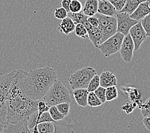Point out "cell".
Returning <instances> with one entry per match:
<instances>
[{
    "label": "cell",
    "instance_id": "cell-17",
    "mask_svg": "<svg viewBox=\"0 0 150 133\" xmlns=\"http://www.w3.org/2000/svg\"><path fill=\"white\" fill-rule=\"evenodd\" d=\"M98 0H86L82 12L87 16H93L97 13Z\"/></svg>",
    "mask_w": 150,
    "mask_h": 133
},
{
    "label": "cell",
    "instance_id": "cell-18",
    "mask_svg": "<svg viewBox=\"0 0 150 133\" xmlns=\"http://www.w3.org/2000/svg\"><path fill=\"white\" fill-rule=\"evenodd\" d=\"M88 32V38L90 41L96 48L98 45L100 44V41L102 38V32L99 27H91Z\"/></svg>",
    "mask_w": 150,
    "mask_h": 133
},
{
    "label": "cell",
    "instance_id": "cell-34",
    "mask_svg": "<svg viewBox=\"0 0 150 133\" xmlns=\"http://www.w3.org/2000/svg\"><path fill=\"white\" fill-rule=\"evenodd\" d=\"M54 15L56 19L62 20L68 17V12L63 7H60V8H58L55 10Z\"/></svg>",
    "mask_w": 150,
    "mask_h": 133
},
{
    "label": "cell",
    "instance_id": "cell-8",
    "mask_svg": "<svg viewBox=\"0 0 150 133\" xmlns=\"http://www.w3.org/2000/svg\"><path fill=\"white\" fill-rule=\"evenodd\" d=\"M134 44V50L135 51H139L142 43L146 40L147 35L144 28H142L140 21L137 23L132 26L128 32Z\"/></svg>",
    "mask_w": 150,
    "mask_h": 133
},
{
    "label": "cell",
    "instance_id": "cell-15",
    "mask_svg": "<svg viewBox=\"0 0 150 133\" xmlns=\"http://www.w3.org/2000/svg\"><path fill=\"white\" fill-rule=\"evenodd\" d=\"M88 93L86 88H77L73 90L72 95L79 106L81 107H86L88 106L87 98Z\"/></svg>",
    "mask_w": 150,
    "mask_h": 133
},
{
    "label": "cell",
    "instance_id": "cell-7",
    "mask_svg": "<svg viewBox=\"0 0 150 133\" xmlns=\"http://www.w3.org/2000/svg\"><path fill=\"white\" fill-rule=\"evenodd\" d=\"M117 21V31L120 32L124 36L128 34L132 26H133L138 21L132 19L130 15L126 12H117L116 14Z\"/></svg>",
    "mask_w": 150,
    "mask_h": 133
},
{
    "label": "cell",
    "instance_id": "cell-13",
    "mask_svg": "<svg viewBox=\"0 0 150 133\" xmlns=\"http://www.w3.org/2000/svg\"><path fill=\"white\" fill-rule=\"evenodd\" d=\"M97 12L108 16H115L117 11L108 0H100L98 1Z\"/></svg>",
    "mask_w": 150,
    "mask_h": 133
},
{
    "label": "cell",
    "instance_id": "cell-19",
    "mask_svg": "<svg viewBox=\"0 0 150 133\" xmlns=\"http://www.w3.org/2000/svg\"><path fill=\"white\" fill-rule=\"evenodd\" d=\"M88 17V16L84 15L82 11L79 13H72V14H71V19L74 21L75 24H76L77 23H81L83 24L88 31L91 29L92 26H91L90 23H88L87 20Z\"/></svg>",
    "mask_w": 150,
    "mask_h": 133
},
{
    "label": "cell",
    "instance_id": "cell-39",
    "mask_svg": "<svg viewBox=\"0 0 150 133\" xmlns=\"http://www.w3.org/2000/svg\"><path fill=\"white\" fill-rule=\"evenodd\" d=\"M142 123H143L145 127L148 129V130H150V121H149V117H144L142 119Z\"/></svg>",
    "mask_w": 150,
    "mask_h": 133
},
{
    "label": "cell",
    "instance_id": "cell-5",
    "mask_svg": "<svg viewBox=\"0 0 150 133\" xmlns=\"http://www.w3.org/2000/svg\"><path fill=\"white\" fill-rule=\"evenodd\" d=\"M17 70L0 76V123L5 124L6 122V95L13 78Z\"/></svg>",
    "mask_w": 150,
    "mask_h": 133
},
{
    "label": "cell",
    "instance_id": "cell-23",
    "mask_svg": "<svg viewBox=\"0 0 150 133\" xmlns=\"http://www.w3.org/2000/svg\"><path fill=\"white\" fill-rule=\"evenodd\" d=\"M87 104L88 106L91 107H98L101 106L102 104V102L101 100H100L98 97L95 95L94 92H89L88 95V98H87Z\"/></svg>",
    "mask_w": 150,
    "mask_h": 133
},
{
    "label": "cell",
    "instance_id": "cell-26",
    "mask_svg": "<svg viewBox=\"0 0 150 133\" xmlns=\"http://www.w3.org/2000/svg\"><path fill=\"white\" fill-rule=\"evenodd\" d=\"M49 113L51 115V118L54 121H58L61 120H63V118H65V116L61 113L57 109L56 106H51L49 107Z\"/></svg>",
    "mask_w": 150,
    "mask_h": 133
},
{
    "label": "cell",
    "instance_id": "cell-11",
    "mask_svg": "<svg viewBox=\"0 0 150 133\" xmlns=\"http://www.w3.org/2000/svg\"><path fill=\"white\" fill-rule=\"evenodd\" d=\"M123 93L125 94L128 99L130 100L131 102H134L137 104L138 108L141 106L142 102V93L141 91L137 88L128 87H123L121 88Z\"/></svg>",
    "mask_w": 150,
    "mask_h": 133
},
{
    "label": "cell",
    "instance_id": "cell-1",
    "mask_svg": "<svg viewBox=\"0 0 150 133\" xmlns=\"http://www.w3.org/2000/svg\"><path fill=\"white\" fill-rule=\"evenodd\" d=\"M16 77L20 87L28 98L42 100L51 86L57 80L56 72L52 68L44 67L30 70H17Z\"/></svg>",
    "mask_w": 150,
    "mask_h": 133
},
{
    "label": "cell",
    "instance_id": "cell-3",
    "mask_svg": "<svg viewBox=\"0 0 150 133\" xmlns=\"http://www.w3.org/2000/svg\"><path fill=\"white\" fill-rule=\"evenodd\" d=\"M42 100L49 106H56L62 102H71L70 93L62 81L56 80L48 91L46 92Z\"/></svg>",
    "mask_w": 150,
    "mask_h": 133
},
{
    "label": "cell",
    "instance_id": "cell-35",
    "mask_svg": "<svg viewBox=\"0 0 150 133\" xmlns=\"http://www.w3.org/2000/svg\"><path fill=\"white\" fill-rule=\"evenodd\" d=\"M108 1L114 6L117 12H120L123 8L127 0H108Z\"/></svg>",
    "mask_w": 150,
    "mask_h": 133
},
{
    "label": "cell",
    "instance_id": "cell-27",
    "mask_svg": "<svg viewBox=\"0 0 150 133\" xmlns=\"http://www.w3.org/2000/svg\"><path fill=\"white\" fill-rule=\"evenodd\" d=\"M99 86H100V78H99V75L96 74L90 80L86 89L88 91V92H94L95 90L99 87Z\"/></svg>",
    "mask_w": 150,
    "mask_h": 133
},
{
    "label": "cell",
    "instance_id": "cell-10",
    "mask_svg": "<svg viewBox=\"0 0 150 133\" xmlns=\"http://www.w3.org/2000/svg\"><path fill=\"white\" fill-rule=\"evenodd\" d=\"M3 133H14V132H27L31 131L28 127V119L17 121L11 123H5L4 124Z\"/></svg>",
    "mask_w": 150,
    "mask_h": 133
},
{
    "label": "cell",
    "instance_id": "cell-32",
    "mask_svg": "<svg viewBox=\"0 0 150 133\" xmlns=\"http://www.w3.org/2000/svg\"><path fill=\"white\" fill-rule=\"evenodd\" d=\"M95 95L98 97V98L101 100L102 104L105 103L106 102V98H105V88H103L101 86L96 88L94 91Z\"/></svg>",
    "mask_w": 150,
    "mask_h": 133
},
{
    "label": "cell",
    "instance_id": "cell-41",
    "mask_svg": "<svg viewBox=\"0 0 150 133\" xmlns=\"http://www.w3.org/2000/svg\"><path fill=\"white\" fill-rule=\"evenodd\" d=\"M98 1H100V0H98Z\"/></svg>",
    "mask_w": 150,
    "mask_h": 133
},
{
    "label": "cell",
    "instance_id": "cell-9",
    "mask_svg": "<svg viewBox=\"0 0 150 133\" xmlns=\"http://www.w3.org/2000/svg\"><path fill=\"white\" fill-rule=\"evenodd\" d=\"M119 51L125 62L127 63L131 62L134 51V44L129 34L124 37Z\"/></svg>",
    "mask_w": 150,
    "mask_h": 133
},
{
    "label": "cell",
    "instance_id": "cell-12",
    "mask_svg": "<svg viewBox=\"0 0 150 133\" xmlns=\"http://www.w3.org/2000/svg\"><path fill=\"white\" fill-rule=\"evenodd\" d=\"M149 0L147 1L142 2L140 3L134 11L132 12L130 17L132 19L139 21L146 15L149 14Z\"/></svg>",
    "mask_w": 150,
    "mask_h": 133
},
{
    "label": "cell",
    "instance_id": "cell-24",
    "mask_svg": "<svg viewBox=\"0 0 150 133\" xmlns=\"http://www.w3.org/2000/svg\"><path fill=\"white\" fill-rule=\"evenodd\" d=\"M118 92L116 86L109 87L105 88V98L106 101H112L117 98Z\"/></svg>",
    "mask_w": 150,
    "mask_h": 133
},
{
    "label": "cell",
    "instance_id": "cell-4",
    "mask_svg": "<svg viewBox=\"0 0 150 133\" xmlns=\"http://www.w3.org/2000/svg\"><path fill=\"white\" fill-rule=\"evenodd\" d=\"M96 74H97L94 68L86 67L71 74L68 81L72 90L77 88H87L89 83Z\"/></svg>",
    "mask_w": 150,
    "mask_h": 133
},
{
    "label": "cell",
    "instance_id": "cell-33",
    "mask_svg": "<svg viewBox=\"0 0 150 133\" xmlns=\"http://www.w3.org/2000/svg\"><path fill=\"white\" fill-rule=\"evenodd\" d=\"M50 106L47 104H46L44 100H39L38 102V106H37V115H40L42 113L44 112H47L49 110Z\"/></svg>",
    "mask_w": 150,
    "mask_h": 133
},
{
    "label": "cell",
    "instance_id": "cell-30",
    "mask_svg": "<svg viewBox=\"0 0 150 133\" xmlns=\"http://www.w3.org/2000/svg\"><path fill=\"white\" fill-rule=\"evenodd\" d=\"M142 28H144L147 37L150 36V15L149 14L140 20Z\"/></svg>",
    "mask_w": 150,
    "mask_h": 133
},
{
    "label": "cell",
    "instance_id": "cell-2",
    "mask_svg": "<svg viewBox=\"0 0 150 133\" xmlns=\"http://www.w3.org/2000/svg\"><path fill=\"white\" fill-rule=\"evenodd\" d=\"M38 102V100L28 98L24 94L20 87L16 74L6 95V123L28 119L32 113L37 111Z\"/></svg>",
    "mask_w": 150,
    "mask_h": 133
},
{
    "label": "cell",
    "instance_id": "cell-37",
    "mask_svg": "<svg viewBox=\"0 0 150 133\" xmlns=\"http://www.w3.org/2000/svg\"><path fill=\"white\" fill-rule=\"evenodd\" d=\"M87 20L88 21V23H90V24L93 27H98V20L95 16H89L88 17Z\"/></svg>",
    "mask_w": 150,
    "mask_h": 133
},
{
    "label": "cell",
    "instance_id": "cell-28",
    "mask_svg": "<svg viewBox=\"0 0 150 133\" xmlns=\"http://www.w3.org/2000/svg\"><path fill=\"white\" fill-rule=\"evenodd\" d=\"M83 5L79 0H72L70 4L69 10L72 13H79L82 11Z\"/></svg>",
    "mask_w": 150,
    "mask_h": 133
},
{
    "label": "cell",
    "instance_id": "cell-21",
    "mask_svg": "<svg viewBox=\"0 0 150 133\" xmlns=\"http://www.w3.org/2000/svg\"><path fill=\"white\" fill-rule=\"evenodd\" d=\"M38 133H53L54 127L53 122H45L39 123L37 125Z\"/></svg>",
    "mask_w": 150,
    "mask_h": 133
},
{
    "label": "cell",
    "instance_id": "cell-14",
    "mask_svg": "<svg viewBox=\"0 0 150 133\" xmlns=\"http://www.w3.org/2000/svg\"><path fill=\"white\" fill-rule=\"evenodd\" d=\"M100 86L103 88H108L112 86H116L117 84L116 75L111 72L105 71L103 72L99 76Z\"/></svg>",
    "mask_w": 150,
    "mask_h": 133
},
{
    "label": "cell",
    "instance_id": "cell-25",
    "mask_svg": "<svg viewBox=\"0 0 150 133\" xmlns=\"http://www.w3.org/2000/svg\"><path fill=\"white\" fill-rule=\"evenodd\" d=\"M75 33L79 37L82 38H88V32L86 28L83 24L81 23H77L76 24L74 29Z\"/></svg>",
    "mask_w": 150,
    "mask_h": 133
},
{
    "label": "cell",
    "instance_id": "cell-22",
    "mask_svg": "<svg viewBox=\"0 0 150 133\" xmlns=\"http://www.w3.org/2000/svg\"><path fill=\"white\" fill-rule=\"evenodd\" d=\"M140 3H141L139 2V0H127L123 8L120 12H126L130 15L137 9V7Z\"/></svg>",
    "mask_w": 150,
    "mask_h": 133
},
{
    "label": "cell",
    "instance_id": "cell-20",
    "mask_svg": "<svg viewBox=\"0 0 150 133\" xmlns=\"http://www.w3.org/2000/svg\"><path fill=\"white\" fill-rule=\"evenodd\" d=\"M54 127V133L58 132H73L71 125L68 124L66 122L63 120L55 121L53 122Z\"/></svg>",
    "mask_w": 150,
    "mask_h": 133
},
{
    "label": "cell",
    "instance_id": "cell-40",
    "mask_svg": "<svg viewBox=\"0 0 150 133\" xmlns=\"http://www.w3.org/2000/svg\"><path fill=\"white\" fill-rule=\"evenodd\" d=\"M3 129H4V124L0 123V133L3 132Z\"/></svg>",
    "mask_w": 150,
    "mask_h": 133
},
{
    "label": "cell",
    "instance_id": "cell-6",
    "mask_svg": "<svg viewBox=\"0 0 150 133\" xmlns=\"http://www.w3.org/2000/svg\"><path fill=\"white\" fill-rule=\"evenodd\" d=\"M124 37L122 33L117 31L115 34L98 45L96 48L100 51L105 57H109L120 51Z\"/></svg>",
    "mask_w": 150,
    "mask_h": 133
},
{
    "label": "cell",
    "instance_id": "cell-36",
    "mask_svg": "<svg viewBox=\"0 0 150 133\" xmlns=\"http://www.w3.org/2000/svg\"><path fill=\"white\" fill-rule=\"evenodd\" d=\"M137 107V104L134 102H128L121 107V110L125 111L127 114H130L134 110V109L136 108Z\"/></svg>",
    "mask_w": 150,
    "mask_h": 133
},
{
    "label": "cell",
    "instance_id": "cell-29",
    "mask_svg": "<svg viewBox=\"0 0 150 133\" xmlns=\"http://www.w3.org/2000/svg\"><path fill=\"white\" fill-rule=\"evenodd\" d=\"M56 106L59 112L62 115H63L65 117L67 116L68 115H69L70 107V102H62L57 104Z\"/></svg>",
    "mask_w": 150,
    "mask_h": 133
},
{
    "label": "cell",
    "instance_id": "cell-38",
    "mask_svg": "<svg viewBox=\"0 0 150 133\" xmlns=\"http://www.w3.org/2000/svg\"><path fill=\"white\" fill-rule=\"evenodd\" d=\"M71 1H72V0H62V6L68 12H70L69 6Z\"/></svg>",
    "mask_w": 150,
    "mask_h": 133
},
{
    "label": "cell",
    "instance_id": "cell-31",
    "mask_svg": "<svg viewBox=\"0 0 150 133\" xmlns=\"http://www.w3.org/2000/svg\"><path fill=\"white\" fill-rule=\"evenodd\" d=\"M149 108V98H148L144 102L142 103L139 109L141 110V114L143 117H150Z\"/></svg>",
    "mask_w": 150,
    "mask_h": 133
},
{
    "label": "cell",
    "instance_id": "cell-16",
    "mask_svg": "<svg viewBox=\"0 0 150 133\" xmlns=\"http://www.w3.org/2000/svg\"><path fill=\"white\" fill-rule=\"evenodd\" d=\"M76 24L71 17H67L65 19H62V22L59 25V31L61 33L65 35H69L74 31Z\"/></svg>",
    "mask_w": 150,
    "mask_h": 133
}]
</instances>
